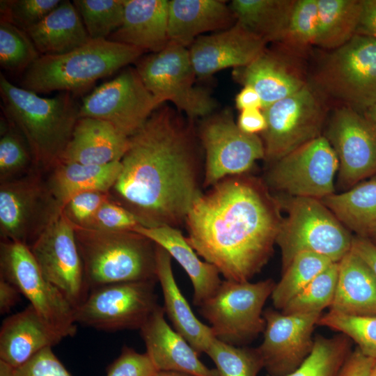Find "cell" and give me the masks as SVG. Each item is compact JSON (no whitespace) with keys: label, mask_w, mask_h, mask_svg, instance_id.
<instances>
[{"label":"cell","mask_w":376,"mask_h":376,"mask_svg":"<svg viewBox=\"0 0 376 376\" xmlns=\"http://www.w3.org/2000/svg\"><path fill=\"white\" fill-rule=\"evenodd\" d=\"M161 105L130 137L110 194L142 226L178 228L203 193L204 163L191 127Z\"/></svg>","instance_id":"6da1fadb"},{"label":"cell","mask_w":376,"mask_h":376,"mask_svg":"<svg viewBox=\"0 0 376 376\" xmlns=\"http://www.w3.org/2000/svg\"><path fill=\"white\" fill-rule=\"evenodd\" d=\"M281 209L263 180L230 176L195 201L185 220L187 240L226 280L249 281L273 253Z\"/></svg>","instance_id":"7a4b0ae2"},{"label":"cell","mask_w":376,"mask_h":376,"mask_svg":"<svg viewBox=\"0 0 376 376\" xmlns=\"http://www.w3.org/2000/svg\"><path fill=\"white\" fill-rule=\"evenodd\" d=\"M0 94L2 111L27 142L36 169L49 172L60 162L70 140L79 104L70 93L42 97L13 85L2 73Z\"/></svg>","instance_id":"3957f363"},{"label":"cell","mask_w":376,"mask_h":376,"mask_svg":"<svg viewBox=\"0 0 376 376\" xmlns=\"http://www.w3.org/2000/svg\"><path fill=\"white\" fill-rule=\"evenodd\" d=\"M144 52L107 39L91 40L65 54L40 55L23 72L20 87L37 94L80 92L136 62Z\"/></svg>","instance_id":"277c9868"},{"label":"cell","mask_w":376,"mask_h":376,"mask_svg":"<svg viewBox=\"0 0 376 376\" xmlns=\"http://www.w3.org/2000/svg\"><path fill=\"white\" fill-rule=\"evenodd\" d=\"M86 283L93 288L120 282L157 281L156 244L134 230L75 227Z\"/></svg>","instance_id":"5b68a950"},{"label":"cell","mask_w":376,"mask_h":376,"mask_svg":"<svg viewBox=\"0 0 376 376\" xmlns=\"http://www.w3.org/2000/svg\"><path fill=\"white\" fill-rule=\"evenodd\" d=\"M287 216L282 219L276 244L282 272L302 252H313L338 263L352 248L353 237L321 200L274 196Z\"/></svg>","instance_id":"8992f818"},{"label":"cell","mask_w":376,"mask_h":376,"mask_svg":"<svg viewBox=\"0 0 376 376\" xmlns=\"http://www.w3.org/2000/svg\"><path fill=\"white\" fill-rule=\"evenodd\" d=\"M309 83L324 97L363 113L376 104V39L355 34L330 50Z\"/></svg>","instance_id":"52a82bcc"},{"label":"cell","mask_w":376,"mask_h":376,"mask_svg":"<svg viewBox=\"0 0 376 376\" xmlns=\"http://www.w3.org/2000/svg\"><path fill=\"white\" fill-rule=\"evenodd\" d=\"M276 283L272 279L252 283L222 280L217 290L199 307L217 340L246 346L265 327L263 307Z\"/></svg>","instance_id":"ba28073f"},{"label":"cell","mask_w":376,"mask_h":376,"mask_svg":"<svg viewBox=\"0 0 376 376\" xmlns=\"http://www.w3.org/2000/svg\"><path fill=\"white\" fill-rule=\"evenodd\" d=\"M136 62L143 84L160 105L169 101L191 119L207 116L215 109L209 93L195 85L196 75L187 47L169 42L162 50Z\"/></svg>","instance_id":"9c48e42d"},{"label":"cell","mask_w":376,"mask_h":376,"mask_svg":"<svg viewBox=\"0 0 376 376\" xmlns=\"http://www.w3.org/2000/svg\"><path fill=\"white\" fill-rule=\"evenodd\" d=\"M323 96L308 82L295 93L262 109L265 159L272 163L322 136L326 117Z\"/></svg>","instance_id":"30bf717a"},{"label":"cell","mask_w":376,"mask_h":376,"mask_svg":"<svg viewBox=\"0 0 376 376\" xmlns=\"http://www.w3.org/2000/svg\"><path fill=\"white\" fill-rule=\"evenodd\" d=\"M0 270L1 277L14 285L64 338L76 334L75 308L44 276L27 245L2 240Z\"/></svg>","instance_id":"8fae6325"},{"label":"cell","mask_w":376,"mask_h":376,"mask_svg":"<svg viewBox=\"0 0 376 376\" xmlns=\"http://www.w3.org/2000/svg\"><path fill=\"white\" fill-rule=\"evenodd\" d=\"M271 164L263 180L269 191L319 200L335 193L334 178L339 162L324 136Z\"/></svg>","instance_id":"7c38bea8"},{"label":"cell","mask_w":376,"mask_h":376,"mask_svg":"<svg viewBox=\"0 0 376 376\" xmlns=\"http://www.w3.org/2000/svg\"><path fill=\"white\" fill-rule=\"evenodd\" d=\"M42 172L0 182V233L2 240L30 246L61 212Z\"/></svg>","instance_id":"4fadbf2b"},{"label":"cell","mask_w":376,"mask_h":376,"mask_svg":"<svg viewBox=\"0 0 376 376\" xmlns=\"http://www.w3.org/2000/svg\"><path fill=\"white\" fill-rule=\"evenodd\" d=\"M156 282H120L91 289L75 308L76 322L107 331L140 329L159 305Z\"/></svg>","instance_id":"5bb4252c"},{"label":"cell","mask_w":376,"mask_h":376,"mask_svg":"<svg viewBox=\"0 0 376 376\" xmlns=\"http://www.w3.org/2000/svg\"><path fill=\"white\" fill-rule=\"evenodd\" d=\"M159 106L136 69L128 68L83 98L79 118L106 121L130 137Z\"/></svg>","instance_id":"9a60e30c"},{"label":"cell","mask_w":376,"mask_h":376,"mask_svg":"<svg viewBox=\"0 0 376 376\" xmlns=\"http://www.w3.org/2000/svg\"><path fill=\"white\" fill-rule=\"evenodd\" d=\"M198 137L205 152L203 189L226 178L246 174L256 161L265 159L262 139L242 132L228 113L205 120Z\"/></svg>","instance_id":"2e32d148"},{"label":"cell","mask_w":376,"mask_h":376,"mask_svg":"<svg viewBox=\"0 0 376 376\" xmlns=\"http://www.w3.org/2000/svg\"><path fill=\"white\" fill-rule=\"evenodd\" d=\"M40 270L75 308L88 296L83 263L75 226L62 211L29 246Z\"/></svg>","instance_id":"e0dca14e"},{"label":"cell","mask_w":376,"mask_h":376,"mask_svg":"<svg viewBox=\"0 0 376 376\" xmlns=\"http://www.w3.org/2000/svg\"><path fill=\"white\" fill-rule=\"evenodd\" d=\"M324 136L339 162L338 185L347 190L376 175V123L347 107L336 109Z\"/></svg>","instance_id":"ac0fdd59"},{"label":"cell","mask_w":376,"mask_h":376,"mask_svg":"<svg viewBox=\"0 0 376 376\" xmlns=\"http://www.w3.org/2000/svg\"><path fill=\"white\" fill-rule=\"evenodd\" d=\"M322 313L283 314L268 308L263 311V340L256 347L269 376H288L311 352L315 327Z\"/></svg>","instance_id":"d6986e66"},{"label":"cell","mask_w":376,"mask_h":376,"mask_svg":"<svg viewBox=\"0 0 376 376\" xmlns=\"http://www.w3.org/2000/svg\"><path fill=\"white\" fill-rule=\"evenodd\" d=\"M266 42L235 22L230 27L197 38L189 49L196 77L204 79L228 68H242L265 49Z\"/></svg>","instance_id":"ffe728a7"},{"label":"cell","mask_w":376,"mask_h":376,"mask_svg":"<svg viewBox=\"0 0 376 376\" xmlns=\"http://www.w3.org/2000/svg\"><path fill=\"white\" fill-rule=\"evenodd\" d=\"M146 352L158 371L177 372L191 376H219L205 366L187 340L165 320L158 305L140 328Z\"/></svg>","instance_id":"44dd1931"},{"label":"cell","mask_w":376,"mask_h":376,"mask_svg":"<svg viewBox=\"0 0 376 376\" xmlns=\"http://www.w3.org/2000/svg\"><path fill=\"white\" fill-rule=\"evenodd\" d=\"M295 57L283 49H265L249 65L237 68L235 75L244 86H250L258 92L263 109L295 93L308 82Z\"/></svg>","instance_id":"7402d4cb"},{"label":"cell","mask_w":376,"mask_h":376,"mask_svg":"<svg viewBox=\"0 0 376 376\" xmlns=\"http://www.w3.org/2000/svg\"><path fill=\"white\" fill-rule=\"evenodd\" d=\"M63 338L30 304L3 320L0 331V359L17 368Z\"/></svg>","instance_id":"603a6c76"},{"label":"cell","mask_w":376,"mask_h":376,"mask_svg":"<svg viewBox=\"0 0 376 376\" xmlns=\"http://www.w3.org/2000/svg\"><path fill=\"white\" fill-rule=\"evenodd\" d=\"M129 143L130 137L110 123L97 118L80 117L60 162L104 165L120 161Z\"/></svg>","instance_id":"cb8c5ba5"},{"label":"cell","mask_w":376,"mask_h":376,"mask_svg":"<svg viewBox=\"0 0 376 376\" xmlns=\"http://www.w3.org/2000/svg\"><path fill=\"white\" fill-rule=\"evenodd\" d=\"M167 0H123L121 26L107 40L152 53L164 49L168 36Z\"/></svg>","instance_id":"d4e9b609"},{"label":"cell","mask_w":376,"mask_h":376,"mask_svg":"<svg viewBox=\"0 0 376 376\" xmlns=\"http://www.w3.org/2000/svg\"><path fill=\"white\" fill-rule=\"evenodd\" d=\"M133 230L162 247L183 268L192 284L195 306H199L217 290L222 282L220 272L215 266L199 258L179 228L139 226Z\"/></svg>","instance_id":"484cf974"},{"label":"cell","mask_w":376,"mask_h":376,"mask_svg":"<svg viewBox=\"0 0 376 376\" xmlns=\"http://www.w3.org/2000/svg\"><path fill=\"white\" fill-rule=\"evenodd\" d=\"M171 260L169 253L156 244L157 277L162 288L165 315L173 329L198 354L206 353L215 338L211 327L196 318L180 291L173 275Z\"/></svg>","instance_id":"4316f807"},{"label":"cell","mask_w":376,"mask_h":376,"mask_svg":"<svg viewBox=\"0 0 376 376\" xmlns=\"http://www.w3.org/2000/svg\"><path fill=\"white\" fill-rule=\"evenodd\" d=\"M233 19L235 17L224 1H169V42L187 47L203 33L230 27Z\"/></svg>","instance_id":"83f0119b"},{"label":"cell","mask_w":376,"mask_h":376,"mask_svg":"<svg viewBox=\"0 0 376 376\" xmlns=\"http://www.w3.org/2000/svg\"><path fill=\"white\" fill-rule=\"evenodd\" d=\"M330 311L350 315H376V276L350 250L338 262V275Z\"/></svg>","instance_id":"f1b7e54d"},{"label":"cell","mask_w":376,"mask_h":376,"mask_svg":"<svg viewBox=\"0 0 376 376\" xmlns=\"http://www.w3.org/2000/svg\"><path fill=\"white\" fill-rule=\"evenodd\" d=\"M26 32L40 55L65 54L92 40L73 3L67 0Z\"/></svg>","instance_id":"f546056e"},{"label":"cell","mask_w":376,"mask_h":376,"mask_svg":"<svg viewBox=\"0 0 376 376\" xmlns=\"http://www.w3.org/2000/svg\"><path fill=\"white\" fill-rule=\"evenodd\" d=\"M122 169L120 161L104 165L60 162L45 178L48 189L62 210L75 195L89 191L110 192Z\"/></svg>","instance_id":"4dcf8cb0"},{"label":"cell","mask_w":376,"mask_h":376,"mask_svg":"<svg viewBox=\"0 0 376 376\" xmlns=\"http://www.w3.org/2000/svg\"><path fill=\"white\" fill-rule=\"evenodd\" d=\"M296 0H233L230 8L237 22L266 42H280Z\"/></svg>","instance_id":"1f68e13d"},{"label":"cell","mask_w":376,"mask_h":376,"mask_svg":"<svg viewBox=\"0 0 376 376\" xmlns=\"http://www.w3.org/2000/svg\"><path fill=\"white\" fill-rule=\"evenodd\" d=\"M321 201L348 230L364 236L376 224V175Z\"/></svg>","instance_id":"d6a6232c"},{"label":"cell","mask_w":376,"mask_h":376,"mask_svg":"<svg viewBox=\"0 0 376 376\" xmlns=\"http://www.w3.org/2000/svg\"><path fill=\"white\" fill-rule=\"evenodd\" d=\"M361 8V0H318L315 45L330 51L348 42L356 34Z\"/></svg>","instance_id":"836d02e7"},{"label":"cell","mask_w":376,"mask_h":376,"mask_svg":"<svg viewBox=\"0 0 376 376\" xmlns=\"http://www.w3.org/2000/svg\"><path fill=\"white\" fill-rule=\"evenodd\" d=\"M332 262L329 258L313 252L297 254L282 272L271 295L275 309L281 311L315 277L327 268Z\"/></svg>","instance_id":"e575fe53"},{"label":"cell","mask_w":376,"mask_h":376,"mask_svg":"<svg viewBox=\"0 0 376 376\" xmlns=\"http://www.w3.org/2000/svg\"><path fill=\"white\" fill-rule=\"evenodd\" d=\"M351 351L350 339L345 335H319L314 337L313 347L308 357L288 376H337Z\"/></svg>","instance_id":"d590c367"},{"label":"cell","mask_w":376,"mask_h":376,"mask_svg":"<svg viewBox=\"0 0 376 376\" xmlns=\"http://www.w3.org/2000/svg\"><path fill=\"white\" fill-rule=\"evenodd\" d=\"M35 171L38 170L25 139L8 120H3L1 124L0 182L24 177Z\"/></svg>","instance_id":"8d00e7d4"},{"label":"cell","mask_w":376,"mask_h":376,"mask_svg":"<svg viewBox=\"0 0 376 376\" xmlns=\"http://www.w3.org/2000/svg\"><path fill=\"white\" fill-rule=\"evenodd\" d=\"M318 0H296L285 35L283 49L301 56L315 45L318 34Z\"/></svg>","instance_id":"74e56055"},{"label":"cell","mask_w":376,"mask_h":376,"mask_svg":"<svg viewBox=\"0 0 376 376\" xmlns=\"http://www.w3.org/2000/svg\"><path fill=\"white\" fill-rule=\"evenodd\" d=\"M338 263H333L315 277L280 311L283 314L322 313L330 307L335 295Z\"/></svg>","instance_id":"f35d334b"},{"label":"cell","mask_w":376,"mask_h":376,"mask_svg":"<svg viewBox=\"0 0 376 376\" xmlns=\"http://www.w3.org/2000/svg\"><path fill=\"white\" fill-rule=\"evenodd\" d=\"M219 376H258L263 362L257 348L235 346L214 338L206 353Z\"/></svg>","instance_id":"ab89813d"},{"label":"cell","mask_w":376,"mask_h":376,"mask_svg":"<svg viewBox=\"0 0 376 376\" xmlns=\"http://www.w3.org/2000/svg\"><path fill=\"white\" fill-rule=\"evenodd\" d=\"M84 26L92 40H105L122 24L123 0H74Z\"/></svg>","instance_id":"60d3db41"},{"label":"cell","mask_w":376,"mask_h":376,"mask_svg":"<svg viewBox=\"0 0 376 376\" xmlns=\"http://www.w3.org/2000/svg\"><path fill=\"white\" fill-rule=\"evenodd\" d=\"M26 31L0 20V65L10 72H24L39 56Z\"/></svg>","instance_id":"b9f144b4"},{"label":"cell","mask_w":376,"mask_h":376,"mask_svg":"<svg viewBox=\"0 0 376 376\" xmlns=\"http://www.w3.org/2000/svg\"><path fill=\"white\" fill-rule=\"evenodd\" d=\"M318 325L347 336L365 355L376 359V315H350L329 311Z\"/></svg>","instance_id":"7bdbcfd3"},{"label":"cell","mask_w":376,"mask_h":376,"mask_svg":"<svg viewBox=\"0 0 376 376\" xmlns=\"http://www.w3.org/2000/svg\"><path fill=\"white\" fill-rule=\"evenodd\" d=\"M60 0H1V19L27 31L39 23L60 3Z\"/></svg>","instance_id":"ee69618b"},{"label":"cell","mask_w":376,"mask_h":376,"mask_svg":"<svg viewBox=\"0 0 376 376\" xmlns=\"http://www.w3.org/2000/svg\"><path fill=\"white\" fill-rule=\"evenodd\" d=\"M111 198L110 192L89 191L79 193L70 198L61 211L74 226L86 228L102 204Z\"/></svg>","instance_id":"f6af8a7d"},{"label":"cell","mask_w":376,"mask_h":376,"mask_svg":"<svg viewBox=\"0 0 376 376\" xmlns=\"http://www.w3.org/2000/svg\"><path fill=\"white\" fill-rule=\"evenodd\" d=\"M142 226L130 211L111 198L102 204L86 228L102 230H133Z\"/></svg>","instance_id":"bcb514c9"},{"label":"cell","mask_w":376,"mask_h":376,"mask_svg":"<svg viewBox=\"0 0 376 376\" xmlns=\"http://www.w3.org/2000/svg\"><path fill=\"white\" fill-rule=\"evenodd\" d=\"M157 369L145 353L123 346L119 357L109 366L107 376H155Z\"/></svg>","instance_id":"7dc6e473"},{"label":"cell","mask_w":376,"mask_h":376,"mask_svg":"<svg viewBox=\"0 0 376 376\" xmlns=\"http://www.w3.org/2000/svg\"><path fill=\"white\" fill-rule=\"evenodd\" d=\"M52 348L42 350L17 368L15 376H71Z\"/></svg>","instance_id":"c3c4849f"},{"label":"cell","mask_w":376,"mask_h":376,"mask_svg":"<svg viewBox=\"0 0 376 376\" xmlns=\"http://www.w3.org/2000/svg\"><path fill=\"white\" fill-rule=\"evenodd\" d=\"M375 364V359L365 355L357 347L347 357L337 376H370Z\"/></svg>","instance_id":"681fc988"},{"label":"cell","mask_w":376,"mask_h":376,"mask_svg":"<svg viewBox=\"0 0 376 376\" xmlns=\"http://www.w3.org/2000/svg\"><path fill=\"white\" fill-rule=\"evenodd\" d=\"M237 125L242 132L258 135L266 129L267 121L262 109H249L241 111Z\"/></svg>","instance_id":"f907efd6"},{"label":"cell","mask_w":376,"mask_h":376,"mask_svg":"<svg viewBox=\"0 0 376 376\" xmlns=\"http://www.w3.org/2000/svg\"><path fill=\"white\" fill-rule=\"evenodd\" d=\"M361 8L356 34L376 39V0H361Z\"/></svg>","instance_id":"816d5d0a"},{"label":"cell","mask_w":376,"mask_h":376,"mask_svg":"<svg viewBox=\"0 0 376 376\" xmlns=\"http://www.w3.org/2000/svg\"><path fill=\"white\" fill-rule=\"evenodd\" d=\"M351 250L359 256L376 276V245L368 238L353 237Z\"/></svg>","instance_id":"f5cc1de1"},{"label":"cell","mask_w":376,"mask_h":376,"mask_svg":"<svg viewBox=\"0 0 376 376\" xmlns=\"http://www.w3.org/2000/svg\"><path fill=\"white\" fill-rule=\"evenodd\" d=\"M21 293L11 283L0 277V313L5 314L19 301Z\"/></svg>","instance_id":"db71d44e"},{"label":"cell","mask_w":376,"mask_h":376,"mask_svg":"<svg viewBox=\"0 0 376 376\" xmlns=\"http://www.w3.org/2000/svg\"><path fill=\"white\" fill-rule=\"evenodd\" d=\"M235 105L240 111L249 109H263V102L259 94L250 86H244L236 95Z\"/></svg>","instance_id":"11a10c76"},{"label":"cell","mask_w":376,"mask_h":376,"mask_svg":"<svg viewBox=\"0 0 376 376\" xmlns=\"http://www.w3.org/2000/svg\"><path fill=\"white\" fill-rule=\"evenodd\" d=\"M15 369L9 363L0 359V376H15Z\"/></svg>","instance_id":"9f6ffc18"},{"label":"cell","mask_w":376,"mask_h":376,"mask_svg":"<svg viewBox=\"0 0 376 376\" xmlns=\"http://www.w3.org/2000/svg\"><path fill=\"white\" fill-rule=\"evenodd\" d=\"M376 245V224L370 227L364 236Z\"/></svg>","instance_id":"6f0895ef"},{"label":"cell","mask_w":376,"mask_h":376,"mask_svg":"<svg viewBox=\"0 0 376 376\" xmlns=\"http://www.w3.org/2000/svg\"><path fill=\"white\" fill-rule=\"evenodd\" d=\"M368 118L376 123V104L363 113Z\"/></svg>","instance_id":"680465c9"},{"label":"cell","mask_w":376,"mask_h":376,"mask_svg":"<svg viewBox=\"0 0 376 376\" xmlns=\"http://www.w3.org/2000/svg\"><path fill=\"white\" fill-rule=\"evenodd\" d=\"M155 376H191L187 374L177 372L158 371Z\"/></svg>","instance_id":"91938a15"},{"label":"cell","mask_w":376,"mask_h":376,"mask_svg":"<svg viewBox=\"0 0 376 376\" xmlns=\"http://www.w3.org/2000/svg\"><path fill=\"white\" fill-rule=\"evenodd\" d=\"M370 376H376V364L375 365Z\"/></svg>","instance_id":"94428289"}]
</instances>
